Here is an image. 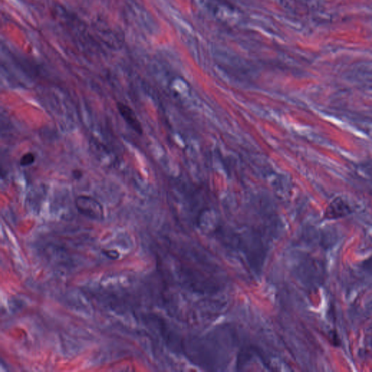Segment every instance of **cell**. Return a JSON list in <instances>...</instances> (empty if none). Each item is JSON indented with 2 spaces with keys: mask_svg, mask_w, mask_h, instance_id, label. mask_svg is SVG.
Returning a JSON list of instances; mask_svg holds the SVG:
<instances>
[{
  "mask_svg": "<svg viewBox=\"0 0 372 372\" xmlns=\"http://www.w3.org/2000/svg\"><path fill=\"white\" fill-rule=\"evenodd\" d=\"M75 206L77 211L83 216L93 221L104 219V209L99 201L90 196L80 195L76 198Z\"/></svg>",
  "mask_w": 372,
  "mask_h": 372,
  "instance_id": "1",
  "label": "cell"
},
{
  "mask_svg": "<svg viewBox=\"0 0 372 372\" xmlns=\"http://www.w3.org/2000/svg\"><path fill=\"white\" fill-rule=\"evenodd\" d=\"M352 213V210L350 205L341 197H336L325 210L324 218L327 220L339 219Z\"/></svg>",
  "mask_w": 372,
  "mask_h": 372,
  "instance_id": "2",
  "label": "cell"
},
{
  "mask_svg": "<svg viewBox=\"0 0 372 372\" xmlns=\"http://www.w3.org/2000/svg\"><path fill=\"white\" fill-rule=\"evenodd\" d=\"M116 106H117L118 111H119L121 116L124 119L125 122L128 124L129 127L132 130L135 131L138 135H142L143 132V127H142L141 123L139 121L134 110L127 105L122 103V102H118Z\"/></svg>",
  "mask_w": 372,
  "mask_h": 372,
  "instance_id": "3",
  "label": "cell"
},
{
  "mask_svg": "<svg viewBox=\"0 0 372 372\" xmlns=\"http://www.w3.org/2000/svg\"><path fill=\"white\" fill-rule=\"evenodd\" d=\"M35 161V156L34 153H27L26 154L23 155L22 157L21 158L19 164L21 166L26 167V166H31L33 164Z\"/></svg>",
  "mask_w": 372,
  "mask_h": 372,
  "instance_id": "4",
  "label": "cell"
},
{
  "mask_svg": "<svg viewBox=\"0 0 372 372\" xmlns=\"http://www.w3.org/2000/svg\"><path fill=\"white\" fill-rule=\"evenodd\" d=\"M73 176H74V178L79 179L82 177V173L81 171H74V172H73Z\"/></svg>",
  "mask_w": 372,
  "mask_h": 372,
  "instance_id": "5",
  "label": "cell"
}]
</instances>
